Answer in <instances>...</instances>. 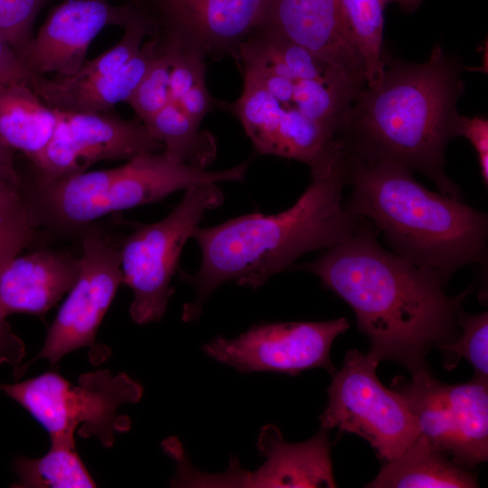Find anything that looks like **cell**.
<instances>
[{"instance_id":"cell-4","label":"cell","mask_w":488,"mask_h":488,"mask_svg":"<svg viewBox=\"0 0 488 488\" xmlns=\"http://www.w3.org/2000/svg\"><path fill=\"white\" fill-rule=\"evenodd\" d=\"M345 155L352 187L346 205L373 221L394 253L446 283L458 268L485 260L486 214L431 192L403 164Z\"/></svg>"},{"instance_id":"cell-3","label":"cell","mask_w":488,"mask_h":488,"mask_svg":"<svg viewBox=\"0 0 488 488\" xmlns=\"http://www.w3.org/2000/svg\"><path fill=\"white\" fill-rule=\"evenodd\" d=\"M462 71L461 61L438 44L422 63L386 54L380 82L362 87L352 105L340 135L346 153L419 171L442 194L461 200L460 189L445 173V153L460 136Z\"/></svg>"},{"instance_id":"cell-24","label":"cell","mask_w":488,"mask_h":488,"mask_svg":"<svg viewBox=\"0 0 488 488\" xmlns=\"http://www.w3.org/2000/svg\"><path fill=\"white\" fill-rule=\"evenodd\" d=\"M14 470L17 488H92L96 483L80 458L76 446L51 444L40 458L17 457Z\"/></svg>"},{"instance_id":"cell-5","label":"cell","mask_w":488,"mask_h":488,"mask_svg":"<svg viewBox=\"0 0 488 488\" xmlns=\"http://www.w3.org/2000/svg\"><path fill=\"white\" fill-rule=\"evenodd\" d=\"M250 162L213 172L176 161L164 150L146 153L116 168L35 179L33 206L40 227L74 231L109 213L160 202L192 185L241 181Z\"/></svg>"},{"instance_id":"cell-19","label":"cell","mask_w":488,"mask_h":488,"mask_svg":"<svg viewBox=\"0 0 488 488\" xmlns=\"http://www.w3.org/2000/svg\"><path fill=\"white\" fill-rule=\"evenodd\" d=\"M237 61L264 66L292 80L352 81L361 85L307 49L264 27L255 30L242 44Z\"/></svg>"},{"instance_id":"cell-9","label":"cell","mask_w":488,"mask_h":488,"mask_svg":"<svg viewBox=\"0 0 488 488\" xmlns=\"http://www.w3.org/2000/svg\"><path fill=\"white\" fill-rule=\"evenodd\" d=\"M269 0H132L152 28L154 52L174 49L238 60L242 44L264 18Z\"/></svg>"},{"instance_id":"cell-27","label":"cell","mask_w":488,"mask_h":488,"mask_svg":"<svg viewBox=\"0 0 488 488\" xmlns=\"http://www.w3.org/2000/svg\"><path fill=\"white\" fill-rule=\"evenodd\" d=\"M457 324L461 333L440 349L455 353V362L466 359L474 369V379L488 382V313L468 314L460 309Z\"/></svg>"},{"instance_id":"cell-31","label":"cell","mask_w":488,"mask_h":488,"mask_svg":"<svg viewBox=\"0 0 488 488\" xmlns=\"http://www.w3.org/2000/svg\"><path fill=\"white\" fill-rule=\"evenodd\" d=\"M460 136L469 140L474 148L483 183H488V120L484 117L462 116Z\"/></svg>"},{"instance_id":"cell-21","label":"cell","mask_w":488,"mask_h":488,"mask_svg":"<svg viewBox=\"0 0 488 488\" xmlns=\"http://www.w3.org/2000/svg\"><path fill=\"white\" fill-rule=\"evenodd\" d=\"M261 434L277 470L278 487H336L328 430L320 428L311 439L286 443L274 425Z\"/></svg>"},{"instance_id":"cell-10","label":"cell","mask_w":488,"mask_h":488,"mask_svg":"<svg viewBox=\"0 0 488 488\" xmlns=\"http://www.w3.org/2000/svg\"><path fill=\"white\" fill-rule=\"evenodd\" d=\"M86 229L77 281L51 324L42 350L26 365L15 368L16 375H22L38 359H47L53 365L74 350L94 346L123 274L120 244L97 228Z\"/></svg>"},{"instance_id":"cell-12","label":"cell","mask_w":488,"mask_h":488,"mask_svg":"<svg viewBox=\"0 0 488 488\" xmlns=\"http://www.w3.org/2000/svg\"><path fill=\"white\" fill-rule=\"evenodd\" d=\"M163 145L137 119H125L109 112L57 111L52 138L33 164L37 180H53L78 174L104 160H130L157 153Z\"/></svg>"},{"instance_id":"cell-33","label":"cell","mask_w":488,"mask_h":488,"mask_svg":"<svg viewBox=\"0 0 488 488\" xmlns=\"http://www.w3.org/2000/svg\"><path fill=\"white\" fill-rule=\"evenodd\" d=\"M6 317L0 311V366L3 364L16 366L24 357L25 345L12 332Z\"/></svg>"},{"instance_id":"cell-28","label":"cell","mask_w":488,"mask_h":488,"mask_svg":"<svg viewBox=\"0 0 488 488\" xmlns=\"http://www.w3.org/2000/svg\"><path fill=\"white\" fill-rule=\"evenodd\" d=\"M170 66L169 54L156 52L127 101L144 124L171 101Z\"/></svg>"},{"instance_id":"cell-2","label":"cell","mask_w":488,"mask_h":488,"mask_svg":"<svg viewBox=\"0 0 488 488\" xmlns=\"http://www.w3.org/2000/svg\"><path fill=\"white\" fill-rule=\"evenodd\" d=\"M312 180L296 203L277 214L251 213L215 226L196 227L192 238L201 249L194 274L181 273L195 299L183 305V320L196 321L211 295L232 281L258 289L302 255L344 240L361 225L343 199L347 179L345 149L311 169Z\"/></svg>"},{"instance_id":"cell-26","label":"cell","mask_w":488,"mask_h":488,"mask_svg":"<svg viewBox=\"0 0 488 488\" xmlns=\"http://www.w3.org/2000/svg\"><path fill=\"white\" fill-rule=\"evenodd\" d=\"M227 107L239 118L256 150L273 155L283 104L254 76L243 72L242 93Z\"/></svg>"},{"instance_id":"cell-17","label":"cell","mask_w":488,"mask_h":488,"mask_svg":"<svg viewBox=\"0 0 488 488\" xmlns=\"http://www.w3.org/2000/svg\"><path fill=\"white\" fill-rule=\"evenodd\" d=\"M468 468L429 444L421 435L396 459L384 462L370 488H472Z\"/></svg>"},{"instance_id":"cell-14","label":"cell","mask_w":488,"mask_h":488,"mask_svg":"<svg viewBox=\"0 0 488 488\" xmlns=\"http://www.w3.org/2000/svg\"><path fill=\"white\" fill-rule=\"evenodd\" d=\"M259 27L307 49L366 85L365 64L344 24L338 0H269Z\"/></svg>"},{"instance_id":"cell-13","label":"cell","mask_w":488,"mask_h":488,"mask_svg":"<svg viewBox=\"0 0 488 488\" xmlns=\"http://www.w3.org/2000/svg\"><path fill=\"white\" fill-rule=\"evenodd\" d=\"M145 18L128 3L114 5L108 0H64L50 12L18 59L30 77L71 76L86 61L91 42L105 27L125 29Z\"/></svg>"},{"instance_id":"cell-36","label":"cell","mask_w":488,"mask_h":488,"mask_svg":"<svg viewBox=\"0 0 488 488\" xmlns=\"http://www.w3.org/2000/svg\"><path fill=\"white\" fill-rule=\"evenodd\" d=\"M421 2L422 0H388V3H396L404 12H413Z\"/></svg>"},{"instance_id":"cell-11","label":"cell","mask_w":488,"mask_h":488,"mask_svg":"<svg viewBox=\"0 0 488 488\" xmlns=\"http://www.w3.org/2000/svg\"><path fill=\"white\" fill-rule=\"evenodd\" d=\"M349 328L336 318L323 322L263 323L233 339L219 335L202 347L212 359L241 373L271 371L291 376L323 368L335 371L330 351L334 339Z\"/></svg>"},{"instance_id":"cell-34","label":"cell","mask_w":488,"mask_h":488,"mask_svg":"<svg viewBox=\"0 0 488 488\" xmlns=\"http://www.w3.org/2000/svg\"><path fill=\"white\" fill-rule=\"evenodd\" d=\"M30 78L18 55L0 33V82L25 81Z\"/></svg>"},{"instance_id":"cell-32","label":"cell","mask_w":488,"mask_h":488,"mask_svg":"<svg viewBox=\"0 0 488 488\" xmlns=\"http://www.w3.org/2000/svg\"><path fill=\"white\" fill-rule=\"evenodd\" d=\"M176 104L196 124L201 125L204 117L214 108L225 107L209 92L205 82L186 92Z\"/></svg>"},{"instance_id":"cell-30","label":"cell","mask_w":488,"mask_h":488,"mask_svg":"<svg viewBox=\"0 0 488 488\" xmlns=\"http://www.w3.org/2000/svg\"><path fill=\"white\" fill-rule=\"evenodd\" d=\"M169 54L170 66V96L171 101L176 103L186 92L200 83L205 82L204 60L193 54L174 49H165Z\"/></svg>"},{"instance_id":"cell-22","label":"cell","mask_w":488,"mask_h":488,"mask_svg":"<svg viewBox=\"0 0 488 488\" xmlns=\"http://www.w3.org/2000/svg\"><path fill=\"white\" fill-rule=\"evenodd\" d=\"M173 159L206 169L214 160L217 145L214 136L193 122L181 108L170 101L145 124Z\"/></svg>"},{"instance_id":"cell-20","label":"cell","mask_w":488,"mask_h":488,"mask_svg":"<svg viewBox=\"0 0 488 488\" xmlns=\"http://www.w3.org/2000/svg\"><path fill=\"white\" fill-rule=\"evenodd\" d=\"M451 413L450 456L466 468L488 458V384L473 379L461 384H446Z\"/></svg>"},{"instance_id":"cell-29","label":"cell","mask_w":488,"mask_h":488,"mask_svg":"<svg viewBox=\"0 0 488 488\" xmlns=\"http://www.w3.org/2000/svg\"><path fill=\"white\" fill-rule=\"evenodd\" d=\"M47 0H0V33L17 55L33 37L34 21Z\"/></svg>"},{"instance_id":"cell-16","label":"cell","mask_w":488,"mask_h":488,"mask_svg":"<svg viewBox=\"0 0 488 488\" xmlns=\"http://www.w3.org/2000/svg\"><path fill=\"white\" fill-rule=\"evenodd\" d=\"M155 53L144 42L142 50L121 70L81 85H68L58 77L31 76L27 84L51 108L67 113H102L127 102Z\"/></svg>"},{"instance_id":"cell-7","label":"cell","mask_w":488,"mask_h":488,"mask_svg":"<svg viewBox=\"0 0 488 488\" xmlns=\"http://www.w3.org/2000/svg\"><path fill=\"white\" fill-rule=\"evenodd\" d=\"M184 191L181 202L165 218L140 224L120 244L123 282L134 295L129 314L137 324L163 317L174 294L171 280L183 246L205 213L223 202V193L214 183Z\"/></svg>"},{"instance_id":"cell-1","label":"cell","mask_w":488,"mask_h":488,"mask_svg":"<svg viewBox=\"0 0 488 488\" xmlns=\"http://www.w3.org/2000/svg\"><path fill=\"white\" fill-rule=\"evenodd\" d=\"M292 269L315 275L352 307L372 356L410 373L428 369V351L457 337L460 305L472 290L447 296L440 276L386 250L375 230L361 223L344 240Z\"/></svg>"},{"instance_id":"cell-18","label":"cell","mask_w":488,"mask_h":488,"mask_svg":"<svg viewBox=\"0 0 488 488\" xmlns=\"http://www.w3.org/2000/svg\"><path fill=\"white\" fill-rule=\"evenodd\" d=\"M57 111L25 81L0 82V138L33 164L48 145Z\"/></svg>"},{"instance_id":"cell-15","label":"cell","mask_w":488,"mask_h":488,"mask_svg":"<svg viewBox=\"0 0 488 488\" xmlns=\"http://www.w3.org/2000/svg\"><path fill=\"white\" fill-rule=\"evenodd\" d=\"M80 258L54 249L16 256L0 268V311L42 315L71 289Z\"/></svg>"},{"instance_id":"cell-25","label":"cell","mask_w":488,"mask_h":488,"mask_svg":"<svg viewBox=\"0 0 488 488\" xmlns=\"http://www.w3.org/2000/svg\"><path fill=\"white\" fill-rule=\"evenodd\" d=\"M344 24L366 70V86L377 85L385 70L384 10L388 0H338Z\"/></svg>"},{"instance_id":"cell-23","label":"cell","mask_w":488,"mask_h":488,"mask_svg":"<svg viewBox=\"0 0 488 488\" xmlns=\"http://www.w3.org/2000/svg\"><path fill=\"white\" fill-rule=\"evenodd\" d=\"M14 153L0 138V230L24 249L36 239L40 225Z\"/></svg>"},{"instance_id":"cell-6","label":"cell","mask_w":488,"mask_h":488,"mask_svg":"<svg viewBox=\"0 0 488 488\" xmlns=\"http://www.w3.org/2000/svg\"><path fill=\"white\" fill-rule=\"evenodd\" d=\"M0 390L15 400L48 432L51 444L76 446L74 434L96 437L105 447L114 444L115 434L126 432L130 419L119 416L124 404L137 403L142 385L126 373L97 371L82 374L76 384L57 372L0 384Z\"/></svg>"},{"instance_id":"cell-8","label":"cell","mask_w":488,"mask_h":488,"mask_svg":"<svg viewBox=\"0 0 488 488\" xmlns=\"http://www.w3.org/2000/svg\"><path fill=\"white\" fill-rule=\"evenodd\" d=\"M370 352L349 350L343 365L331 373L328 405L320 415L321 428H338L365 439L379 458L399 457L419 436V428L403 397L386 388Z\"/></svg>"},{"instance_id":"cell-35","label":"cell","mask_w":488,"mask_h":488,"mask_svg":"<svg viewBox=\"0 0 488 488\" xmlns=\"http://www.w3.org/2000/svg\"><path fill=\"white\" fill-rule=\"evenodd\" d=\"M23 249L0 230V268L18 256Z\"/></svg>"},{"instance_id":"cell-37","label":"cell","mask_w":488,"mask_h":488,"mask_svg":"<svg viewBox=\"0 0 488 488\" xmlns=\"http://www.w3.org/2000/svg\"><path fill=\"white\" fill-rule=\"evenodd\" d=\"M130 0H126V3L129 2Z\"/></svg>"}]
</instances>
